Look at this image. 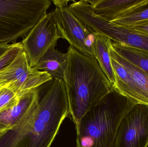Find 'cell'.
<instances>
[{
    "instance_id": "7c38bea8",
    "label": "cell",
    "mask_w": 148,
    "mask_h": 147,
    "mask_svg": "<svg viewBox=\"0 0 148 147\" xmlns=\"http://www.w3.org/2000/svg\"><path fill=\"white\" fill-rule=\"evenodd\" d=\"M52 46L33 68L47 72L53 79L64 82L68 61V53H63Z\"/></svg>"
},
{
    "instance_id": "9a60e30c",
    "label": "cell",
    "mask_w": 148,
    "mask_h": 147,
    "mask_svg": "<svg viewBox=\"0 0 148 147\" xmlns=\"http://www.w3.org/2000/svg\"><path fill=\"white\" fill-rule=\"evenodd\" d=\"M37 88L20 96L19 102L15 106L0 112V132L9 129L21 117L37 95Z\"/></svg>"
},
{
    "instance_id": "4fadbf2b",
    "label": "cell",
    "mask_w": 148,
    "mask_h": 147,
    "mask_svg": "<svg viewBox=\"0 0 148 147\" xmlns=\"http://www.w3.org/2000/svg\"><path fill=\"white\" fill-rule=\"evenodd\" d=\"M140 0H87L93 12L109 21L128 9Z\"/></svg>"
},
{
    "instance_id": "ac0fdd59",
    "label": "cell",
    "mask_w": 148,
    "mask_h": 147,
    "mask_svg": "<svg viewBox=\"0 0 148 147\" xmlns=\"http://www.w3.org/2000/svg\"><path fill=\"white\" fill-rule=\"evenodd\" d=\"M20 97L13 91L6 87L0 91V112L18 104Z\"/></svg>"
},
{
    "instance_id": "e0dca14e",
    "label": "cell",
    "mask_w": 148,
    "mask_h": 147,
    "mask_svg": "<svg viewBox=\"0 0 148 147\" xmlns=\"http://www.w3.org/2000/svg\"><path fill=\"white\" fill-rule=\"evenodd\" d=\"M112 47L121 56L148 74V53L142 50L113 42Z\"/></svg>"
},
{
    "instance_id": "5bb4252c",
    "label": "cell",
    "mask_w": 148,
    "mask_h": 147,
    "mask_svg": "<svg viewBox=\"0 0 148 147\" xmlns=\"http://www.w3.org/2000/svg\"><path fill=\"white\" fill-rule=\"evenodd\" d=\"M94 35L95 59L113 87L115 76L109 51L112 40L108 37L96 32H94Z\"/></svg>"
},
{
    "instance_id": "8992f818",
    "label": "cell",
    "mask_w": 148,
    "mask_h": 147,
    "mask_svg": "<svg viewBox=\"0 0 148 147\" xmlns=\"http://www.w3.org/2000/svg\"><path fill=\"white\" fill-rule=\"evenodd\" d=\"M115 76L113 88L136 104L148 105V74L110 47Z\"/></svg>"
},
{
    "instance_id": "ffe728a7",
    "label": "cell",
    "mask_w": 148,
    "mask_h": 147,
    "mask_svg": "<svg viewBox=\"0 0 148 147\" xmlns=\"http://www.w3.org/2000/svg\"><path fill=\"white\" fill-rule=\"evenodd\" d=\"M127 27L129 28L137 33L148 34V20L140 22L133 26Z\"/></svg>"
},
{
    "instance_id": "2e32d148",
    "label": "cell",
    "mask_w": 148,
    "mask_h": 147,
    "mask_svg": "<svg viewBox=\"0 0 148 147\" xmlns=\"http://www.w3.org/2000/svg\"><path fill=\"white\" fill-rule=\"evenodd\" d=\"M147 20H148V0H140L110 22L128 27Z\"/></svg>"
},
{
    "instance_id": "30bf717a",
    "label": "cell",
    "mask_w": 148,
    "mask_h": 147,
    "mask_svg": "<svg viewBox=\"0 0 148 147\" xmlns=\"http://www.w3.org/2000/svg\"><path fill=\"white\" fill-rule=\"evenodd\" d=\"M38 103L37 93L21 117L11 127L0 132V147H26L27 138L35 118Z\"/></svg>"
},
{
    "instance_id": "277c9868",
    "label": "cell",
    "mask_w": 148,
    "mask_h": 147,
    "mask_svg": "<svg viewBox=\"0 0 148 147\" xmlns=\"http://www.w3.org/2000/svg\"><path fill=\"white\" fill-rule=\"evenodd\" d=\"M51 3L49 0H0V44L24 39Z\"/></svg>"
},
{
    "instance_id": "5b68a950",
    "label": "cell",
    "mask_w": 148,
    "mask_h": 147,
    "mask_svg": "<svg viewBox=\"0 0 148 147\" xmlns=\"http://www.w3.org/2000/svg\"><path fill=\"white\" fill-rule=\"evenodd\" d=\"M54 20L62 39L83 55L95 58L94 31L74 14L69 7V1L53 0Z\"/></svg>"
},
{
    "instance_id": "44dd1931",
    "label": "cell",
    "mask_w": 148,
    "mask_h": 147,
    "mask_svg": "<svg viewBox=\"0 0 148 147\" xmlns=\"http://www.w3.org/2000/svg\"><path fill=\"white\" fill-rule=\"evenodd\" d=\"M11 44H0V58L5 52L9 48Z\"/></svg>"
},
{
    "instance_id": "3957f363",
    "label": "cell",
    "mask_w": 148,
    "mask_h": 147,
    "mask_svg": "<svg viewBox=\"0 0 148 147\" xmlns=\"http://www.w3.org/2000/svg\"><path fill=\"white\" fill-rule=\"evenodd\" d=\"M37 90L38 108L26 147H50L62 124L68 117L65 83L53 79L38 87Z\"/></svg>"
},
{
    "instance_id": "9c48e42d",
    "label": "cell",
    "mask_w": 148,
    "mask_h": 147,
    "mask_svg": "<svg viewBox=\"0 0 148 147\" xmlns=\"http://www.w3.org/2000/svg\"><path fill=\"white\" fill-rule=\"evenodd\" d=\"M148 105L136 104L118 128L114 147H147Z\"/></svg>"
},
{
    "instance_id": "52a82bcc",
    "label": "cell",
    "mask_w": 148,
    "mask_h": 147,
    "mask_svg": "<svg viewBox=\"0 0 148 147\" xmlns=\"http://www.w3.org/2000/svg\"><path fill=\"white\" fill-rule=\"evenodd\" d=\"M53 79L47 72L31 67L26 54L21 51L8 65L0 70V82L21 96Z\"/></svg>"
},
{
    "instance_id": "6da1fadb",
    "label": "cell",
    "mask_w": 148,
    "mask_h": 147,
    "mask_svg": "<svg viewBox=\"0 0 148 147\" xmlns=\"http://www.w3.org/2000/svg\"><path fill=\"white\" fill-rule=\"evenodd\" d=\"M64 82L68 101V117L76 130L82 117L113 89L110 82L95 58L68 49Z\"/></svg>"
},
{
    "instance_id": "7a4b0ae2",
    "label": "cell",
    "mask_w": 148,
    "mask_h": 147,
    "mask_svg": "<svg viewBox=\"0 0 148 147\" xmlns=\"http://www.w3.org/2000/svg\"><path fill=\"white\" fill-rule=\"evenodd\" d=\"M136 104L113 89L83 116L77 130V147H114L119 126Z\"/></svg>"
},
{
    "instance_id": "8fae6325",
    "label": "cell",
    "mask_w": 148,
    "mask_h": 147,
    "mask_svg": "<svg viewBox=\"0 0 148 147\" xmlns=\"http://www.w3.org/2000/svg\"><path fill=\"white\" fill-rule=\"evenodd\" d=\"M99 32L114 42L140 49L148 53V34L137 33L129 28L107 20L102 22Z\"/></svg>"
},
{
    "instance_id": "7402d4cb",
    "label": "cell",
    "mask_w": 148,
    "mask_h": 147,
    "mask_svg": "<svg viewBox=\"0 0 148 147\" xmlns=\"http://www.w3.org/2000/svg\"><path fill=\"white\" fill-rule=\"evenodd\" d=\"M9 86V84H4L3 83L0 82V91H1L3 89H4V88L8 87Z\"/></svg>"
},
{
    "instance_id": "ba28073f",
    "label": "cell",
    "mask_w": 148,
    "mask_h": 147,
    "mask_svg": "<svg viewBox=\"0 0 148 147\" xmlns=\"http://www.w3.org/2000/svg\"><path fill=\"white\" fill-rule=\"evenodd\" d=\"M61 38L53 12L47 14L21 42L30 67H34L52 46H56Z\"/></svg>"
},
{
    "instance_id": "d6986e66",
    "label": "cell",
    "mask_w": 148,
    "mask_h": 147,
    "mask_svg": "<svg viewBox=\"0 0 148 147\" xmlns=\"http://www.w3.org/2000/svg\"><path fill=\"white\" fill-rule=\"evenodd\" d=\"M22 50L21 42L11 44L9 48L0 58V70L9 64Z\"/></svg>"
}]
</instances>
